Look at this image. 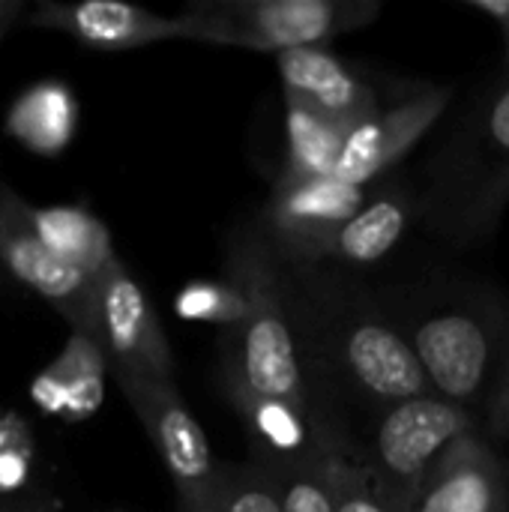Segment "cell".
Masks as SVG:
<instances>
[{
  "label": "cell",
  "instance_id": "obj_28",
  "mask_svg": "<svg viewBox=\"0 0 509 512\" xmlns=\"http://www.w3.org/2000/svg\"><path fill=\"white\" fill-rule=\"evenodd\" d=\"M21 12H24V0H0V39L9 33V27L18 21Z\"/></svg>",
  "mask_w": 509,
  "mask_h": 512
},
{
  "label": "cell",
  "instance_id": "obj_10",
  "mask_svg": "<svg viewBox=\"0 0 509 512\" xmlns=\"http://www.w3.org/2000/svg\"><path fill=\"white\" fill-rule=\"evenodd\" d=\"M411 348L435 396L465 408V402L483 390L492 366V348L486 330L471 315L447 312L429 318L417 327Z\"/></svg>",
  "mask_w": 509,
  "mask_h": 512
},
{
  "label": "cell",
  "instance_id": "obj_26",
  "mask_svg": "<svg viewBox=\"0 0 509 512\" xmlns=\"http://www.w3.org/2000/svg\"><path fill=\"white\" fill-rule=\"evenodd\" d=\"M15 447H30V426L24 423L21 414L6 411L0 414V453Z\"/></svg>",
  "mask_w": 509,
  "mask_h": 512
},
{
  "label": "cell",
  "instance_id": "obj_7",
  "mask_svg": "<svg viewBox=\"0 0 509 512\" xmlns=\"http://www.w3.org/2000/svg\"><path fill=\"white\" fill-rule=\"evenodd\" d=\"M27 21L33 27L66 33L78 45L96 51H132L153 42L183 39L177 15H159L117 0H39Z\"/></svg>",
  "mask_w": 509,
  "mask_h": 512
},
{
  "label": "cell",
  "instance_id": "obj_22",
  "mask_svg": "<svg viewBox=\"0 0 509 512\" xmlns=\"http://www.w3.org/2000/svg\"><path fill=\"white\" fill-rule=\"evenodd\" d=\"M324 474L333 512H390V507L381 501L366 465L342 456L336 447L324 459Z\"/></svg>",
  "mask_w": 509,
  "mask_h": 512
},
{
  "label": "cell",
  "instance_id": "obj_31",
  "mask_svg": "<svg viewBox=\"0 0 509 512\" xmlns=\"http://www.w3.org/2000/svg\"><path fill=\"white\" fill-rule=\"evenodd\" d=\"M504 33H507V45H509V18L504 21Z\"/></svg>",
  "mask_w": 509,
  "mask_h": 512
},
{
  "label": "cell",
  "instance_id": "obj_30",
  "mask_svg": "<svg viewBox=\"0 0 509 512\" xmlns=\"http://www.w3.org/2000/svg\"><path fill=\"white\" fill-rule=\"evenodd\" d=\"M0 512H48V510H39V507H12V510H0Z\"/></svg>",
  "mask_w": 509,
  "mask_h": 512
},
{
  "label": "cell",
  "instance_id": "obj_18",
  "mask_svg": "<svg viewBox=\"0 0 509 512\" xmlns=\"http://www.w3.org/2000/svg\"><path fill=\"white\" fill-rule=\"evenodd\" d=\"M408 210L399 198H378L363 204L348 222H342L315 252L321 258H339L348 264H375L381 261L405 234Z\"/></svg>",
  "mask_w": 509,
  "mask_h": 512
},
{
  "label": "cell",
  "instance_id": "obj_4",
  "mask_svg": "<svg viewBox=\"0 0 509 512\" xmlns=\"http://www.w3.org/2000/svg\"><path fill=\"white\" fill-rule=\"evenodd\" d=\"M114 378L135 417L141 420L147 438L153 441L180 498V510L216 512L222 492V468L213 462L207 435L180 399L177 387L132 375Z\"/></svg>",
  "mask_w": 509,
  "mask_h": 512
},
{
  "label": "cell",
  "instance_id": "obj_20",
  "mask_svg": "<svg viewBox=\"0 0 509 512\" xmlns=\"http://www.w3.org/2000/svg\"><path fill=\"white\" fill-rule=\"evenodd\" d=\"M174 312L183 321H198V324H213V327H234L246 315V294L231 282H186L174 300Z\"/></svg>",
  "mask_w": 509,
  "mask_h": 512
},
{
  "label": "cell",
  "instance_id": "obj_2",
  "mask_svg": "<svg viewBox=\"0 0 509 512\" xmlns=\"http://www.w3.org/2000/svg\"><path fill=\"white\" fill-rule=\"evenodd\" d=\"M228 279L246 294V315L237 324V378L246 390L306 408L303 372L294 333L285 318L279 282L261 240L243 237L228 258Z\"/></svg>",
  "mask_w": 509,
  "mask_h": 512
},
{
  "label": "cell",
  "instance_id": "obj_16",
  "mask_svg": "<svg viewBox=\"0 0 509 512\" xmlns=\"http://www.w3.org/2000/svg\"><path fill=\"white\" fill-rule=\"evenodd\" d=\"M27 225L33 234L69 267L81 270L93 282L117 261L111 234L99 216L78 204H57V207H24Z\"/></svg>",
  "mask_w": 509,
  "mask_h": 512
},
{
  "label": "cell",
  "instance_id": "obj_14",
  "mask_svg": "<svg viewBox=\"0 0 509 512\" xmlns=\"http://www.w3.org/2000/svg\"><path fill=\"white\" fill-rule=\"evenodd\" d=\"M345 366L369 396L384 399L390 405L435 396L411 342L384 324L366 321L348 333Z\"/></svg>",
  "mask_w": 509,
  "mask_h": 512
},
{
  "label": "cell",
  "instance_id": "obj_5",
  "mask_svg": "<svg viewBox=\"0 0 509 512\" xmlns=\"http://www.w3.org/2000/svg\"><path fill=\"white\" fill-rule=\"evenodd\" d=\"M93 339L99 342L114 375L174 384L171 345L162 333L153 303L120 258L96 279Z\"/></svg>",
  "mask_w": 509,
  "mask_h": 512
},
{
  "label": "cell",
  "instance_id": "obj_9",
  "mask_svg": "<svg viewBox=\"0 0 509 512\" xmlns=\"http://www.w3.org/2000/svg\"><path fill=\"white\" fill-rule=\"evenodd\" d=\"M447 102H450V90L441 87V90L417 93L387 111L378 108V114L354 126L351 135L345 138L333 177L363 189L396 159H402L435 126Z\"/></svg>",
  "mask_w": 509,
  "mask_h": 512
},
{
  "label": "cell",
  "instance_id": "obj_27",
  "mask_svg": "<svg viewBox=\"0 0 509 512\" xmlns=\"http://www.w3.org/2000/svg\"><path fill=\"white\" fill-rule=\"evenodd\" d=\"M468 6H474L477 12L495 18L498 24H504L509 18V0H468Z\"/></svg>",
  "mask_w": 509,
  "mask_h": 512
},
{
  "label": "cell",
  "instance_id": "obj_32",
  "mask_svg": "<svg viewBox=\"0 0 509 512\" xmlns=\"http://www.w3.org/2000/svg\"><path fill=\"white\" fill-rule=\"evenodd\" d=\"M177 512H186V510H177Z\"/></svg>",
  "mask_w": 509,
  "mask_h": 512
},
{
  "label": "cell",
  "instance_id": "obj_29",
  "mask_svg": "<svg viewBox=\"0 0 509 512\" xmlns=\"http://www.w3.org/2000/svg\"><path fill=\"white\" fill-rule=\"evenodd\" d=\"M495 423H498L501 432H507L509 429V372L507 378H504L501 396H498V402H495Z\"/></svg>",
  "mask_w": 509,
  "mask_h": 512
},
{
  "label": "cell",
  "instance_id": "obj_15",
  "mask_svg": "<svg viewBox=\"0 0 509 512\" xmlns=\"http://www.w3.org/2000/svg\"><path fill=\"white\" fill-rule=\"evenodd\" d=\"M105 354L90 333L72 330L63 351L33 378L30 396L63 423H81L96 414L105 393Z\"/></svg>",
  "mask_w": 509,
  "mask_h": 512
},
{
  "label": "cell",
  "instance_id": "obj_12",
  "mask_svg": "<svg viewBox=\"0 0 509 512\" xmlns=\"http://www.w3.org/2000/svg\"><path fill=\"white\" fill-rule=\"evenodd\" d=\"M285 102H297L348 129L378 114L375 90L360 81L327 48H294L276 54Z\"/></svg>",
  "mask_w": 509,
  "mask_h": 512
},
{
  "label": "cell",
  "instance_id": "obj_25",
  "mask_svg": "<svg viewBox=\"0 0 509 512\" xmlns=\"http://www.w3.org/2000/svg\"><path fill=\"white\" fill-rule=\"evenodd\" d=\"M486 132H489V141L495 144V150L509 156V87L501 90L498 99L492 102L489 117H486Z\"/></svg>",
  "mask_w": 509,
  "mask_h": 512
},
{
  "label": "cell",
  "instance_id": "obj_19",
  "mask_svg": "<svg viewBox=\"0 0 509 512\" xmlns=\"http://www.w3.org/2000/svg\"><path fill=\"white\" fill-rule=\"evenodd\" d=\"M285 135H288V162L282 177L315 180V177H333L351 129L297 102H285Z\"/></svg>",
  "mask_w": 509,
  "mask_h": 512
},
{
  "label": "cell",
  "instance_id": "obj_1",
  "mask_svg": "<svg viewBox=\"0 0 509 512\" xmlns=\"http://www.w3.org/2000/svg\"><path fill=\"white\" fill-rule=\"evenodd\" d=\"M378 12V0H189L177 18L183 39L282 54L327 48L330 39L372 24Z\"/></svg>",
  "mask_w": 509,
  "mask_h": 512
},
{
  "label": "cell",
  "instance_id": "obj_24",
  "mask_svg": "<svg viewBox=\"0 0 509 512\" xmlns=\"http://www.w3.org/2000/svg\"><path fill=\"white\" fill-rule=\"evenodd\" d=\"M30 465H33V447L3 450L0 453V495L18 492L30 477Z\"/></svg>",
  "mask_w": 509,
  "mask_h": 512
},
{
  "label": "cell",
  "instance_id": "obj_23",
  "mask_svg": "<svg viewBox=\"0 0 509 512\" xmlns=\"http://www.w3.org/2000/svg\"><path fill=\"white\" fill-rule=\"evenodd\" d=\"M216 512H282L276 486L255 462L243 468H222V492Z\"/></svg>",
  "mask_w": 509,
  "mask_h": 512
},
{
  "label": "cell",
  "instance_id": "obj_13",
  "mask_svg": "<svg viewBox=\"0 0 509 512\" xmlns=\"http://www.w3.org/2000/svg\"><path fill=\"white\" fill-rule=\"evenodd\" d=\"M228 399L240 414L246 435L255 450V465L261 468H285L321 459L333 444L315 426L309 408L288 405L282 399H270L246 390L237 378H228Z\"/></svg>",
  "mask_w": 509,
  "mask_h": 512
},
{
  "label": "cell",
  "instance_id": "obj_3",
  "mask_svg": "<svg viewBox=\"0 0 509 512\" xmlns=\"http://www.w3.org/2000/svg\"><path fill=\"white\" fill-rule=\"evenodd\" d=\"M468 432H474L471 414L441 396H420L390 405L375 432L372 462L366 465L390 512H411L423 480L441 453Z\"/></svg>",
  "mask_w": 509,
  "mask_h": 512
},
{
  "label": "cell",
  "instance_id": "obj_11",
  "mask_svg": "<svg viewBox=\"0 0 509 512\" xmlns=\"http://www.w3.org/2000/svg\"><path fill=\"white\" fill-rule=\"evenodd\" d=\"M411 512H509L501 462L477 432L456 438L441 453Z\"/></svg>",
  "mask_w": 509,
  "mask_h": 512
},
{
  "label": "cell",
  "instance_id": "obj_21",
  "mask_svg": "<svg viewBox=\"0 0 509 512\" xmlns=\"http://www.w3.org/2000/svg\"><path fill=\"white\" fill-rule=\"evenodd\" d=\"M333 450V447H330ZM327 450V453H330ZM300 462V465H285V468H264L267 477L276 486L279 510L282 512H333L330 489H327V474H324V459Z\"/></svg>",
  "mask_w": 509,
  "mask_h": 512
},
{
  "label": "cell",
  "instance_id": "obj_17",
  "mask_svg": "<svg viewBox=\"0 0 509 512\" xmlns=\"http://www.w3.org/2000/svg\"><path fill=\"white\" fill-rule=\"evenodd\" d=\"M78 129V102L60 81H42L24 90L9 114L6 132L39 156H57L69 147Z\"/></svg>",
  "mask_w": 509,
  "mask_h": 512
},
{
  "label": "cell",
  "instance_id": "obj_8",
  "mask_svg": "<svg viewBox=\"0 0 509 512\" xmlns=\"http://www.w3.org/2000/svg\"><path fill=\"white\" fill-rule=\"evenodd\" d=\"M366 204L360 186H348L339 177L285 180L279 177L267 204V228L276 243L303 261H315L321 243L348 222Z\"/></svg>",
  "mask_w": 509,
  "mask_h": 512
},
{
  "label": "cell",
  "instance_id": "obj_6",
  "mask_svg": "<svg viewBox=\"0 0 509 512\" xmlns=\"http://www.w3.org/2000/svg\"><path fill=\"white\" fill-rule=\"evenodd\" d=\"M27 201L12 189H0V264L33 294L51 303L72 330L96 327V282L60 261L27 225Z\"/></svg>",
  "mask_w": 509,
  "mask_h": 512
}]
</instances>
